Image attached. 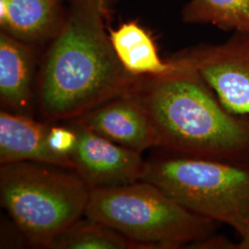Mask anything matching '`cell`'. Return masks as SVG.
<instances>
[{"label":"cell","instance_id":"4","mask_svg":"<svg viewBox=\"0 0 249 249\" xmlns=\"http://www.w3.org/2000/svg\"><path fill=\"white\" fill-rule=\"evenodd\" d=\"M63 169L35 161L1 164V205L32 246L46 249L86 214L90 188Z\"/></svg>","mask_w":249,"mask_h":249},{"label":"cell","instance_id":"10","mask_svg":"<svg viewBox=\"0 0 249 249\" xmlns=\"http://www.w3.org/2000/svg\"><path fill=\"white\" fill-rule=\"evenodd\" d=\"M109 38L119 62L134 77H160L178 69L177 58L162 60L151 36L137 22L128 21L110 30Z\"/></svg>","mask_w":249,"mask_h":249},{"label":"cell","instance_id":"9","mask_svg":"<svg viewBox=\"0 0 249 249\" xmlns=\"http://www.w3.org/2000/svg\"><path fill=\"white\" fill-rule=\"evenodd\" d=\"M49 125L22 114L0 113V163L35 161L73 170L71 159L53 152L47 136Z\"/></svg>","mask_w":249,"mask_h":249},{"label":"cell","instance_id":"13","mask_svg":"<svg viewBox=\"0 0 249 249\" xmlns=\"http://www.w3.org/2000/svg\"><path fill=\"white\" fill-rule=\"evenodd\" d=\"M46 249H132L141 247L107 225L86 217V220L81 218L53 237Z\"/></svg>","mask_w":249,"mask_h":249},{"label":"cell","instance_id":"8","mask_svg":"<svg viewBox=\"0 0 249 249\" xmlns=\"http://www.w3.org/2000/svg\"><path fill=\"white\" fill-rule=\"evenodd\" d=\"M74 120L130 150L142 152L160 147L151 116L132 90L108 100Z\"/></svg>","mask_w":249,"mask_h":249},{"label":"cell","instance_id":"16","mask_svg":"<svg viewBox=\"0 0 249 249\" xmlns=\"http://www.w3.org/2000/svg\"><path fill=\"white\" fill-rule=\"evenodd\" d=\"M238 234L240 241L235 244V249H249V223Z\"/></svg>","mask_w":249,"mask_h":249},{"label":"cell","instance_id":"5","mask_svg":"<svg viewBox=\"0 0 249 249\" xmlns=\"http://www.w3.org/2000/svg\"><path fill=\"white\" fill-rule=\"evenodd\" d=\"M142 180L237 232L249 223V164L180 155L146 162Z\"/></svg>","mask_w":249,"mask_h":249},{"label":"cell","instance_id":"2","mask_svg":"<svg viewBox=\"0 0 249 249\" xmlns=\"http://www.w3.org/2000/svg\"><path fill=\"white\" fill-rule=\"evenodd\" d=\"M178 69L141 78L134 94L151 116L160 147L180 155L249 164V117L231 113L184 55Z\"/></svg>","mask_w":249,"mask_h":249},{"label":"cell","instance_id":"6","mask_svg":"<svg viewBox=\"0 0 249 249\" xmlns=\"http://www.w3.org/2000/svg\"><path fill=\"white\" fill-rule=\"evenodd\" d=\"M231 113L249 117V36L183 54Z\"/></svg>","mask_w":249,"mask_h":249},{"label":"cell","instance_id":"1","mask_svg":"<svg viewBox=\"0 0 249 249\" xmlns=\"http://www.w3.org/2000/svg\"><path fill=\"white\" fill-rule=\"evenodd\" d=\"M103 0H80L45 55L39 106L50 121L75 119L141 78L125 71L104 25Z\"/></svg>","mask_w":249,"mask_h":249},{"label":"cell","instance_id":"7","mask_svg":"<svg viewBox=\"0 0 249 249\" xmlns=\"http://www.w3.org/2000/svg\"><path fill=\"white\" fill-rule=\"evenodd\" d=\"M78 142L71 155L73 170L90 189L141 181L146 161L142 152L127 149L94 133L75 120Z\"/></svg>","mask_w":249,"mask_h":249},{"label":"cell","instance_id":"12","mask_svg":"<svg viewBox=\"0 0 249 249\" xmlns=\"http://www.w3.org/2000/svg\"><path fill=\"white\" fill-rule=\"evenodd\" d=\"M59 0H0L1 31L32 44L53 31Z\"/></svg>","mask_w":249,"mask_h":249},{"label":"cell","instance_id":"3","mask_svg":"<svg viewBox=\"0 0 249 249\" xmlns=\"http://www.w3.org/2000/svg\"><path fill=\"white\" fill-rule=\"evenodd\" d=\"M85 217L107 225L141 249L195 246L213 235L217 223L142 180L90 189Z\"/></svg>","mask_w":249,"mask_h":249},{"label":"cell","instance_id":"11","mask_svg":"<svg viewBox=\"0 0 249 249\" xmlns=\"http://www.w3.org/2000/svg\"><path fill=\"white\" fill-rule=\"evenodd\" d=\"M34 53L29 44L0 33V99L15 111H25L31 101Z\"/></svg>","mask_w":249,"mask_h":249},{"label":"cell","instance_id":"15","mask_svg":"<svg viewBox=\"0 0 249 249\" xmlns=\"http://www.w3.org/2000/svg\"><path fill=\"white\" fill-rule=\"evenodd\" d=\"M47 141L53 152L71 159L78 142V135L72 126H50Z\"/></svg>","mask_w":249,"mask_h":249},{"label":"cell","instance_id":"14","mask_svg":"<svg viewBox=\"0 0 249 249\" xmlns=\"http://www.w3.org/2000/svg\"><path fill=\"white\" fill-rule=\"evenodd\" d=\"M183 18L188 23H211L249 36V0H190Z\"/></svg>","mask_w":249,"mask_h":249}]
</instances>
